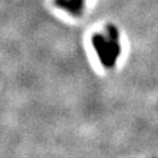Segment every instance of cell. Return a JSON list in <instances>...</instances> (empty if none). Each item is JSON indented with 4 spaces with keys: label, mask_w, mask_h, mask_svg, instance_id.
Returning a JSON list of instances; mask_svg holds the SVG:
<instances>
[{
    "label": "cell",
    "mask_w": 158,
    "mask_h": 158,
    "mask_svg": "<svg viewBox=\"0 0 158 158\" xmlns=\"http://www.w3.org/2000/svg\"><path fill=\"white\" fill-rule=\"evenodd\" d=\"M118 31L113 25L107 26V35L95 34L92 36V45L97 52V56L101 64L106 69L114 66L118 56L121 52L120 41H118Z\"/></svg>",
    "instance_id": "1"
},
{
    "label": "cell",
    "mask_w": 158,
    "mask_h": 158,
    "mask_svg": "<svg viewBox=\"0 0 158 158\" xmlns=\"http://www.w3.org/2000/svg\"><path fill=\"white\" fill-rule=\"evenodd\" d=\"M84 2L85 0H56V5L73 15H78L84 10Z\"/></svg>",
    "instance_id": "2"
}]
</instances>
